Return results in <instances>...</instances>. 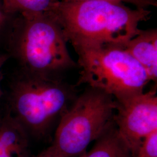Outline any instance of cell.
<instances>
[{
	"instance_id": "11",
	"label": "cell",
	"mask_w": 157,
	"mask_h": 157,
	"mask_svg": "<svg viewBox=\"0 0 157 157\" xmlns=\"http://www.w3.org/2000/svg\"><path fill=\"white\" fill-rule=\"evenodd\" d=\"M135 157H157V130L142 140L136 152Z\"/></svg>"
},
{
	"instance_id": "4",
	"label": "cell",
	"mask_w": 157,
	"mask_h": 157,
	"mask_svg": "<svg viewBox=\"0 0 157 157\" xmlns=\"http://www.w3.org/2000/svg\"><path fill=\"white\" fill-rule=\"evenodd\" d=\"M116 100L88 87L59 119L51 147L62 157H82L90 143L114 125Z\"/></svg>"
},
{
	"instance_id": "9",
	"label": "cell",
	"mask_w": 157,
	"mask_h": 157,
	"mask_svg": "<svg viewBox=\"0 0 157 157\" xmlns=\"http://www.w3.org/2000/svg\"><path fill=\"white\" fill-rule=\"evenodd\" d=\"M82 157H134L118 133L115 125L95 141L90 151Z\"/></svg>"
},
{
	"instance_id": "3",
	"label": "cell",
	"mask_w": 157,
	"mask_h": 157,
	"mask_svg": "<svg viewBox=\"0 0 157 157\" xmlns=\"http://www.w3.org/2000/svg\"><path fill=\"white\" fill-rule=\"evenodd\" d=\"M80 68L77 85L101 90L119 101L141 93L151 82L140 63L121 47L113 45L73 47Z\"/></svg>"
},
{
	"instance_id": "15",
	"label": "cell",
	"mask_w": 157,
	"mask_h": 157,
	"mask_svg": "<svg viewBox=\"0 0 157 157\" xmlns=\"http://www.w3.org/2000/svg\"><path fill=\"white\" fill-rule=\"evenodd\" d=\"M6 56H4V54H1L0 52V101L1 99L2 98V89H1V75H2V67L6 62Z\"/></svg>"
},
{
	"instance_id": "8",
	"label": "cell",
	"mask_w": 157,
	"mask_h": 157,
	"mask_svg": "<svg viewBox=\"0 0 157 157\" xmlns=\"http://www.w3.org/2000/svg\"><path fill=\"white\" fill-rule=\"evenodd\" d=\"M29 136L10 117L0 118V157H30Z\"/></svg>"
},
{
	"instance_id": "12",
	"label": "cell",
	"mask_w": 157,
	"mask_h": 157,
	"mask_svg": "<svg viewBox=\"0 0 157 157\" xmlns=\"http://www.w3.org/2000/svg\"><path fill=\"white\" fill-rule=\"evenodd\" d=\"M62 1H86V0H61ZM110 1L114 2H119L122 3H128L135 6L137 8L148 9L151 6H157V0H104Z\"/></svg>"
},
{
	"instance_id": "10",
	"label": "cell",
	"mask_w": 157,
	"mask_h": 157,
	"mask_svg": "<svg viewBox=\"0 0 157 157\" xmlns=\"http://www.w3.org/2000/svg\"><path fill=\"white\" fill-rule=\"evenodd\" d=\"M60 0H2L8 15L19 13L22 17L52 15Z\"/></svg>"
},
{
	"instance_id": "7",
	"label": "cell",
	"mask_w": 157,
	"mask_h": 157,
	"mask_svg": "<svg viewBox=\"0 0 157 157\" xmlns=\"http://www.w3.org/2000/svg\"><path fill=\"white\" fill-rule=\"evenodd\" d=\"M123 48L140 64L151 81L157 82V29L141 30Z\"/></svg>"
},
{
	"instance_id": "1",
	"label": "cell",
	"mask_w": 157,
	"mask_h": 157,
	"mask_svg": "<svg viewBox=\"0 0 157 157\" xmlns=\"http://www.w3.org/2000/svg\"><path fill=\"white\" fill-rule=\"evenodd\" d=\"M151 14L148 9H133L119 2L60 0L52 15L73 47L113 45L123 48L140 33V23L148 20Z\"/></svg>"
},
{
	"instance_id": "5",
	"label": "cell",
	"mask_w": 157,
	"mask_h": 157,
	"mask_svg": "<svg viewBox=\"0 0 157 157\" xmlns=\"http://www.w3.org/2000/svg\"><path fill=\"white\" fill-rule=\"evenodd\" d=\"M19 28L14 50L24 73L59 78L60 74L78 67L52 15L21 17Z\"/></svg>"
},
{
	"instance_id": "13",
	"label": "cell",
	"mask_w": 157,
	"mask_h": 157,
	"mask_svg": "<svg viewBox=\"0 0 157 157\" xmlns=\"http://www.w3.org/2000/svg\"><path fill=\"white\" fill-rule=\"evenodd\" d=\"M33 157H62L58 154L51 147H49L44 151L41 152L37 155Z\"/></svg>"
},
{
	"instance_id": "6",
	"label": "cell",
	"mask_w": 157,
	"mask_h": 157,
	"mask_svg": "<svg viewBox=\"0 0 157 157\" xmlns=\"http://www.w3.org/2000/svg\"><path fill=\"white\" fill-rule=\"evenodd\" d=\"M114 123L118 133L135 157L142 140L157 130V95L149 90L116 100Z\"/></svg>"
},
{
	"instance_id": "14",
	"label": "cell",
	"mask_w": 157,
	"mask_h": 157,
	"mask_svg": "<svg viewBox=\"0 0 157 157\" xmlns=\"http://www.w3.org/2000/svg\"><path fill=\"white\" fill-rule=\"evenodd\" d=\"M7 16L8 14L4 9L2 0H0V30L2 28L6 22Z\"/></svg>"
},
{
	"instance_id": "2",
	"label": "cell",
	"mask_w": 157,
	"mask_h": 157,
	"mask_svg": "<svg viewBox=\"0 0 157 157\" xmlns=\"http://www.w3.org/2000/svg\"><path fill=\"white\" fill-rule=\"evenodd\" d=\"M78 94L61 78L24 73L12 84L8 116L29 137H44L62 117Z\"/></svg>"
}]
</instances>
